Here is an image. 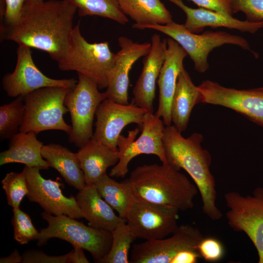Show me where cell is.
Here are the masks:
<instances>
[{
  "label": "cell",
  "mask_w": 263,
  "mask_h": 263,
  "mask_svg": "<svg viewBox=\"0 0 263 263\" xmlns=\"http://www.w3.org/2000/svg\"><path fill=\"white\" fill-rule=\"evenodd\" d=\"M12 224L14 239L20 244L36 240L38 232L33 224L30 217L19 207L13 209Z\"/></svg>",
  "instance_id": "1f68e13d"
},
{
  "label": "cell",
  "mask_w": 263,
  "mask_h": 263,
  "mask_svg": "<svg viewBox=\"0 0 263 263\" xmlns=\"http://www.w3.org/2000/svg\"><path fill=\"white\" fill-rule=\"evenodd\" d=\"M201 93L198 86L184 67L180 72L171 106V117L173 126L180 132L187 128L194 106L199 103Z\"/></svg>",
  "instance_id": "d4e9b609"
},
{
  "label": "cell",
  "mask_w": 263,
  "mask_h": 263,
  "mask_svg": "<svg viewBox=\"0 0 263 263\" xmlns=\"http://www.w3.org/2000/svg\"><path fill=\"white\" fill-rule=\"evenodd\" d=\"M180 170L169 164L143 165L127 180L135 197L184 211L193 207L198 190Z\"/></svg>",
  "instance_id": "3957f363"
},
{
  "label": "cell",
  "mask_w": 263,
  "mask_h": 263,
  "mask_svg": "<svg viewBox=\"0 0 263 263\" xmlns=\"http://www.w3.org/2000/svg\"><path fill=\"white\" fill-rule=\"evenodd\" d=\"M74 249L70 252L68 263H89L85 255L83 249L79 247H74Z\"/></svg>",
  "instance_id": "f35d334b"
},
{
  "label": "cell",
  "mask_w": 263,
  "mask_h": 263,
  "mask_svg": "<svg viewBox=\"0 0 263 263\" xmlns=\"http://www.w3.org/2000/svg\"><path fill=\"white\" fill-rule=\"evenodd\" d=\"M224 200L229 226L248 236L257 251L258 263H263V187H256L251 195L229 191Z\"/></svg>",
  "instance_id": "30bf717a"
},
{
  "label": "cell",
  "mask_w": 263,
  "mask_h": 263,
  "mask_svg": "<svg viewBox=\"0 0 263 263\" xmlns=\"http://www.w3.org/2000/svg\"><path fill=\"white\" fill-rule=\"evenodd\" d=\"M24 96L0 107V139H10L19 132L25 114Z\"/></svg>",
  "instance_id": "f546056e"
},
{
  "label": "cell",
  "mask_w": 263,
  "mask_h": 263,
  "mask_svg": "<svg viewBox=\"0 0 263 263\" xmlns=\"http://www.w3.org/2000/svg\"><path fill=\"white\" fill-rule=\"evenodd\" d=\"M86 185L94 184L107 174V169L119 161L118 150L93 138L76 153Z\"/></svg>",
  "instance_id": "603a6c76"
},
{
  "label": "cell",
  "mask_w": 263,
  "mask_h": 263,
  "mask_svg": "<svg viewBox=\"0 0 263 263\" xmlns=\"http://www.w3.org/2000/svg\"><path fill=\"white\" fill-rule=\"evenodd\" d=\"M198 251L201 257L205 261L215 262L221 260L224 256L223 245L218 239L213 237H204L198 245Z\"/></svg>",
  "instance_id": "836d02e7"
},
{
  "label": "cell",
  "mask_w": 263,
  "mask_h": 263,
  "mask_svg": "<svg viewBox=\"0 0 263 263\" xmlns=\"http://www.w3.org/2000/svg\"><path fill=\"white\" fill-rule=\"evenodd\" d=\"M179 211L133 196L125 221L137 238L160 239L172 234L177 228Z\"/></svg>",
  "instance_id": "8fae6325"
},
{
  "label": "cell",
  "mask_w": 263,
  "mask_h": 263,
  "mask_svg": "<svg viewBox=\"0 0 263 263\" xmlns=\"http://www.w3.org/2000/svg\"><path fill=\"white\" fill-rule=\"evenodd\" d=\"M76 11L65 0H26L15 23L0 26V40L42 50L58 62L67 54Z\"/></svg>",
  "instance_id": "6da1fadb"
},
{
  "label": "cell",
  "mask_w": 263,
  "mask_h": 263,
  "mask_svg": "<svg viewBox=\"0 0 263 263\" xmlns=\"http://www.w3.org/2000/svg\"><path fill=\"white\" fill-rule=\"evenodd\" d=\"M71 89L47 87L34 91L24 96L25 114L19 132L36 134L47 130H59L68 134L72 126L64 120L68 112L64 104Z\"/></svg>",
  "instance_id": "8992f818"
},
{
  "label": "cell",
  "mask_w": 263,
  "mask_h": 263,
  "mask_svg": "<svg viewBox=\"0 0 263 263\" xmlns=\"http://www.w3.org/2000/svg\"><path fill=\"white\" fill-rule=\"evenodd\" d=\"M132 27L157 30L170 37L185 50L193 62L194 69L200 73H204L208 69V56L217 47L229 44L252 51L248 42L242 37L224 31H206L201 34H196L187 30L184 24L173 21L165 25H132ZM252 52L254 55L256 54Z\"/></svg>",
  "instance_id": "52a82bcc"
},
{
  "label": "cell",
  "mask_w": 263,
  "mask_h": 263,
  "mask_svg": "<svg viewBox=\"0 0 263 263\" xmlns=\"http://www.w3.org/2000/svg\"><path fill=\"white\" fill-rule=\"evenodd\" d=\"M199 7L225 15L232 16L231 0H188Z\"/></svg>",
  "instance_id": "8d00e7d4"
},
{
  "label": "cell",
  "mask_w": 263,
  "mask_h": 263,
  "mask_svg": "<svg viewBox=\"0 0 263 263\" xmlns=\"http://www.w3.org/2000/svg\"><path fill=\"white\" fill-rule=\"evenodd\" d=\"M41 154L49 167L56 169L68 185L78 190L86 186L76 153L61 145L50 143L43 145Z\"/></svg>",
  "instance_id": "cb8c5ba5"
},
{
  "label": "cell",
  "mask_w": 263,
  "mask_h": 263,
  "mask_svg": "<svg viewBox=\"0 0 263 263\" xmlns=\"http://www.w3.org/2000/svg\"><path fill=\"white\" fill-rule=\"evenodd\" d=\"M113 240L108 253L97 263H129V253L132 244L137 238L126 221L120 223L112 232Z\"/></svg>",
  "instance_id": "f1b7e54d"
},
{
  "label": "cell",
  "mask_w": 263,
  "mask_h": 263,
  "mask_svg": "<svg viewBox=\"0 0 263 263\" xmlns=\"http://www.w3.org/2000/svg\"><path fill=\"white\" fill-rule=\"evenodd\" d=\"M75 199L83 217L92 227L112 232L120 223L125 221L115 214L94 184L86 185L79 190Z\"/></svg>",
  "instance_id": "44dd1931"
},
{
  "label": "cell",
  "mask_w": 263,
  "mask_h": 263,
  "mask_svg": "<svg viewBox=\"0 0 263 263\" xmlns=\"http://www.w3.org/2000/svg\"><path fill=\"white\" fill-rule=\"evenodd\" d=\"M65 0L76 7L80 17L98 16L121 24H126L129 21L120 7L118 0Z\"/></svg>",
  "instance_id": "83f0119b"
},
{
  "label": "cell",
  "mask_w": 263,
  "mask_h": 263,
  "mask_svg": "<svg viewBox=\"0 0 263 263\" xmlns=\"http://www.w3.org/2000/svg\"><path fill=\"white\" fill-rule=\"evenodd\" d=\"M94 185L102 198L125 220L133 197L127 179L119 183L106 174Z\"/></svg>",
  "instance_id": "4316f807"
},
{
  "label": "cell",
  "mask_w": 263,
  "mask_h": 263,
  "mask_svg": "<svg viewBox=\"0 0 263 263\" xmlns=\"http://www.w3.org/2000/svg\"><path fill=\"white\" fill-rule=\"evenodd\" d=\"M142 127L141 133L137 139L138 128L129 131L127 137L119 136L117 143L119 161L111 170L110 177H124L128 172L130 162L142 154L155 155L162 163L168 164L163 142L165 128L163 120L153 113L147 112Z\"/></svg>",
  "instance_id": "9c48e42d"
},
{
  "label": "cell",
  "mask_w": 263,
  "mask_h": 263,
  "mask_svg": "<svg viewBox=\"0 0 263 263\" xmlns=\"http://www.w3.org/2000/svg\"><path fill=\"white\" fill-rule=\"evenodd\" d=\"M233 14L242 12L251 22L263 21V0H231Z\"/></svg>",
  "instance_id": "d6a6232c"
},
{
  "label": "cell",
  "mask_w": 263,
  "mask_h": 263,
  "mask_svg": "<svg viewBox=\"0 0 263 263\" xmlns=\"http://www.w3.org/2000/svg\"><path fill=\"white\" fill-rule=\"evenodd\" d=\"M77 74V83L66 95L64 104L70 113L72 123L68 140L80 149L92 138L96 110L107 96L105 92L99 91L93 80L81 74Z\"/></svg>",
  "instance_id": "ba28073f"
},
{
  "label": "cell",
  "mask_w": 263,
  "mask_h": 263,
  "mask_svg": "<svg viewBox=\"0 0 263 263\" xmlns=\"http://www.w3.org/2000/svg\"><path fill=\"white\" fill-rule=\"evenodd\" d=\"M122 11L135 22L133 25H165L172 21L160 0H118Z\"/></svg>",
  "instance_id": "484cf974"
},
{
  "label": "cell",
  "mask_w": 263,
  "mask_h": 263,
  "mask_svg": "<svg viewBox=\"0 0 263 263\" xmlns=\"http://www.w3.org/2000/svg\"><path fill=\"white\" fill-rule=\"evenodd\" d=\"M14 70L5 74L2 86L10 97L24 96L38 89L47 87H61L73 89L77 80L75 78L54 79L44 74L37 67L33 59L31 48L18 45Z\"/></svg>",
  "instance_id": "5bb4252c"
},
{
  "label": "cell",
  "mask_w": 263,
  "mask_h": 263,
  "mask_svg": "<svg viewBox=\"0 0 263 263\" xmlns=\"http://www.w3.org/2000/svg\"><path fill=\"white\" fill-rule=\"evenodd\" d=\"M187 55L185 50L175 40L171 38L167 39L165 58L157 81L159 95L158 108L155 114L162 118L166 126L170 125L172 122V100L178 75L184 67L183 61Z\"/></svg>",
  "instance_id": "d6986e66"
},
{
  "label": "cell",
  "mask_w": 263,
  "mask_h": 263,
  "mask_svg": "<svg viewBox=\"0 0 263 263\" xmlns=\"http://www.w3.org/2000/svg\"><path fill=\"white\" fill-rule=\"evenodd\" d=\"M28 188L27 197L31 202L38 204L45 212L55 216L66 215L79 219L83 218L75 197H66L62 192L59 178L56 180L44 178L38 167H25Z\"/></svg>",
  "instance_id": "2e32d148"
},
{
  "label": "cell",
  "mask_w": 263,
  "mask_h": 263,
  "mask_svg": "<svg viewBox=\"0 0 263 263\" xmlns=\"http://www.w3.org/2000/svg\"><path fill=\"white\" fill-rule=\"evenodd\" d=\"M33 132H19L9 140V148L0 153V165L21 163L27 167L47 169L49 166L41 154L43 143Z\"/></svg>",
  "instance_id": "7402d4cb"
},
{
  "label": "cell",
  "mask_w": 263,
  "mask_h": 263,
  "mask_svg": "<svg viewBox=\"0 0 263 263\" xmlns=\"http://www.w3.org/2000/svg\"><path fill=\"white\" fill-rule=\"evenodd\" d=\"M147 112L132 103L121 104L106 98L96 110L95 128L92 138L118 150V140L123 129L132 123L142 127Z\"/></svg>",
  "instance_id": "9a60e30c"
},
{
  "label": "cell",
  "mask_w": 263,
  "mask_h": 263,
  "mask_svg": "<svg viewBox=\"0 0 263 263\" xmlns=\"http://www.w3.org/2000/svg\"><path fill=\"white\" fill-rule=\"evenodd\" d=\"M27 0H4L5 10L0 18L2 25L15 23L19 19L22 8Z\"/></svg>",
  "instance_id": "d590c367"
},
{
  "label": "cell",
  "mask_w": 263,
  "mask_h": 263,
  "mask_svg": "<svg viewBox=\"0 0 263 263\" xmlns=\"http://www.w3.org/2000/svg\"><path fill=\"white\" fill-rule=\"evenodd\" d=\"M0 263H22V257L17 249L15 250L6 257H1Z\"/></svg>",
  "instance_id": "ab89813d"
},
{
  "label": "cell",
  "mask_w": 263,
  "mask_h": 263,
  "mask_svg": "<svg viewBox=\"0 0 263 263\" xmlns=\"http://www.w3.org/2000/svg\"><path fill=\"white\" fill-rule=\"evenodd\" d=\"M198 88L201 93L199 103L231 109L263 127V87L238 90L205 80Z\"/></svg>",
  "instance_id": "4fadbf2b"
},
{
  "label": "cell",
  "mask_w": 263,
  "mask_h": 263,
  "mask_svg": "<svg viewBox=\"0 0 263 263\" xmlns=\"http://www.w3.org/2000/svg\"><path fill=\"white\" fill-rule=\"evenodd\" d=\"M70 252L61 256H50L41 250H29L22 255L23 263H68Z\"/></svg>",
  "instance_id": "e575fe53"
},
{
  "label": "cell",
  "mask_w": 263,
  "mask_h": 263,
  "mask_svg": "<svg viewBox=\"0 0 263 263\" xmlns=\"http://www.w3.org/2000/svg\"><path fill=\"white\" fill-rule=\"evenodd\" d=\"M115 56L107 41L88 42L82 36L77 23L73 28L67 54L57 62L58 67L61 71H75L83 75L102 90L108 87L109 75Z\"/></svg>",
  "instance_id": "277c9868"
},
{
  "label": "cell",
  "mask_w": 263,
  "mask_h": 263,
  "mask_svg": "<svg viewBox=\"0 0 263 263\" xmlns=\"http://www.w3.org/2000/svg\"><path fill=\"white\" fill-rule=\"evenodd\" d=\"M200 257L198 251L186 250L177 254L171 263H195Z\"/></svg>",
  "instance_id": "74e56055"
},
{
  "label": "cell",
  "mask_w": 263,
  "mask_h": 263,
  "mask_svg": "<svg viewBox=\"0 0 263 263\" xmlns=\"http://www.w3.org/2000/svg\"><path fill=\"white\" fill-rule=\"evenodd\" d=\"M2 188L7 198L8 205L14 208L19 207L23 197L28 192L25 170L21 172H10L1 180Z\"/></svg>",
  "instance_id": "4dcf8cb0"
},
{
  "label": "cell",
  "mask_w": 263,
  "mask_h": 263,
  "mask_svg": "<svg viewBox=\"0 0 263 263\" xmlns=\"http://www.w3.org/2000/svg\"><path fill=\"white\" fill-rule=\"evenodd\" d=\"M203 140V135L198 132L185 138L171 125L165 127L163 137L168 164L179 170L183 169L189 174L200 194L203 212L217 221L223 214L216 204V183L210 170L211 156L202 148Z\"/></svg>",
  "instance_id": "7a4b0ae2"
},
{
  "label": "cell",
  "mask_w": 263,
  "mask_h": 263,
  "mask_svg": "<svg viewBox=\"0 0 263 263\" xmlns=\"http://www.w3.org/2000/svg\"><path fill=\"white\" fill-rule=\"evenodd\" d=\"M181 8L186 15L184 24L189 31L196 33L202 32L205 27H224L243 32L254 34L263 28V21L251 22L242 21L203 8H192L185 5L181 0H168Z\"/></svg>",
  "instance_id": "ffe728a7"
},
{
  "label": "cell",
  "mask_w": 263,
  "mask_h": 263,
  "mask_svg": "<svg viewBox=\"0 0 263 263\" xmlns=\"http://www.w3.org/2000/svg\"><path fill=\"white\" fill-rule=\"evenodd\" d=\"M151 48L143 61L141 73L133 89L132 103L153 113L156 83L165 58L167 39L162 40L159 35L151 38Z\"/></svg>",
  "instance_id": "ac0fdd59"
},
{
  "label": "cell",
  "mask_w": 263,
  "mask_h": 263,
  "mask_svg": "<svg viewBox=\"0 0 263 263\" xmlns=\"http://www.w3.org/2000/svg\"><path fill=\"white\" fill-rule=\"evenodd\" d=\"M48 225L38 232L37 244L42 246L51 238H58L88 251L96 262L109 251L113 240L112 232L87 226L66 215L55 216L45 211L41 214Z\"/></svg>",
  "instance_id": "5b68a950"
},
{
  "label": "cell",
  "mask_w": 263,
  "mask_h": 263,
  "mask_svg": "<svg viewBox=\"0 0 263 263\" xmlns=\"http://www.w3.org/2000/svg\"><path fill=\"white\" fill-rule=\"evenodd\" d=\"M204 237L200 230L192 225H178L168 238L134 244L130 263H171L175 256L182 251H198V245Z\"/></svg>",
  "instance_id": "7c38bea8"
},
{
  "label": "cell",
  "mask_w": 263,
  "mask_h": 263,
  "mask_svg": "<svg viewBox=\"0 0 263 263\" xmlns=\"http://www.w3.org/2000/svg\"><path fill=\"white\" fill-rule=\"evenodd\" d=\"M29 1H40V0H27Z\"/></svg>",
  "instance_id": "60d3db41"
},
{
  "label": "cell",
  "mask_w": 263,
  "mask_h": 263,
  "mask_svg": "<svg viewBox=\"0 0 263 263\" xmlns=\"http://www.w3.org/2000/svg\"><path fill=\"white\" fill-rule=\"evenodd\" d=\"M120 50L115 54L114 65L109 75L107 98L121 104H128L129 72L133 64L150 52L151 42L138 43L127 37L118 38Z\"/></svg>",
  "instance_id": "e0dca14e"
}]
</instances>
